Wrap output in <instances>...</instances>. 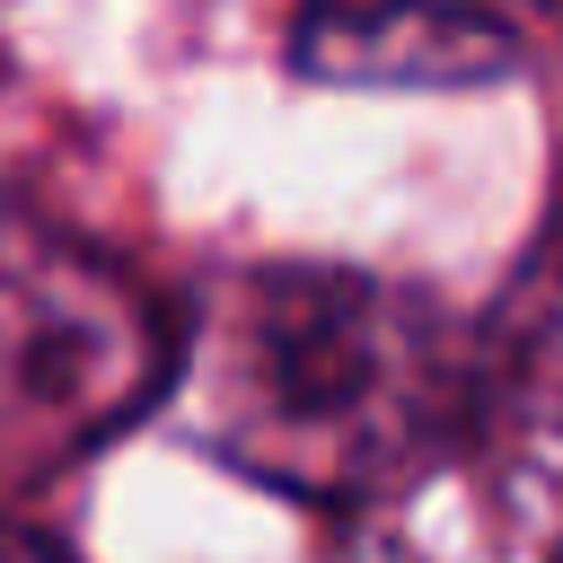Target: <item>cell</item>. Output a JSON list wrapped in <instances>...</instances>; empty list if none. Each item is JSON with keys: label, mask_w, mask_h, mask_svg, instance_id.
Listing matches in <instances>:
<instances>
[{"label": "cell", "mask_w": 563, "mask_h": 563, "mask_svg": "<svg viewBox=\"0 0 563 563\" xmlns=\"http://www.w3.org/2000/svg\"><path fill=\"white\" fill-rule=\"evenodd\" d=\"M176 405L229 475L352 510L466 449L475 334L440 299L352 264H255L185 325Z\"/></svg>", "instance_id": "obj_1"}, {"label": "cell", "mask_w": 563, "mask_h": 563, "mask_svg": "<svg viewBox=\"0 0 563 563\" xmlns=\"http://www.w3.org/2000/svg\"><path fill=\"white\" fill-rule=\"evenodd\" d=\"M185 325L106 246L0 202V475H53L176 396Z\"/></svg>", "instance_id": "obj_2"}, {"label": "cell", "mask_w": 563, "mask_h": 563, "mask_svg": "<svg viewBox=\"0 0 563 563\" xmlns=\"http://www.w3.org/2000/svg\"><path fill=\"white\" fill-rule=\"evenodd\" d=\"M545 35L537 0H299L290 70L317 88H493L519 79Z\"/></svg>", "instance_id": "obj_3"}, {"label": "cell", "mask_w": 563, "mask_h": 563, "mask_svg": "<svg viewBox=\"0 0 563 563\" xmlns=\"http://www.w3.org/2000/svg\"><path fill=\"white\" fill-rule=\"evenodd\" d=\"M466 449L519 493L537 519L563 528V220L528 246L510 290L475 334V431Z\"/></svg>", "instance_id": "obj_4"}, {"label": "cell", "mask_w": 563, "mask_h": 563, "mask_svg": "<svg viewBox=\"0 0 563 563\" xmlns=\"http://www.w3.org/2000/svg\"><path fill=\"white\" fill-rule=\"evenodd\" d=\"M0 563H70L53 537H35V528H18V519H0Z\"/></svg>", "instance_id": "obj_5"}, {"label": "cell", "mask_w": 563, "mask_h": 563, "mask_svg": "<svg viewBox=\"0 0 563 563\" xmlns=\"http://www.w3.org/2000/svg\"><path fill=\"white\" fill-rule=\"evenodd\" d=\"M554 563H563V545H554Z\"/></svg>", "instance_id": "obj_6"}]
</instances>
